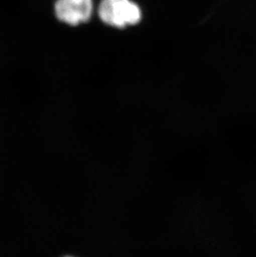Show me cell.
Wrapping results in <instances>:
<instances>
[{
	"instance_id": "6da1fadb",
	"label": "cell",
	"mask_w": 256,
	"mask_h": 257,
	"mask_svg": "<svg viewBox=\"0 0 256 257\" xmlns=\"http://www.w3.org/2000/svg\"><path fill=\"white\" fill-rule=\"evenodd\" d=\"M98 13L105 24L118 28L136 25L142 17L140 9L130 0H102Z\"/></svg>"
},
{
	"instance_id": "7a4b0ae2",
	"label": "cell",
	"mask_w": 256,
	"mask_h": 257,
	"mask_svg": "<svg viewBox=\"0 0 256 257\" xmlns=\"http://www.w3.org/2000/svg\"><path fill=\"white\" fill-rule=\"evenodd\" d=\"M58 20L70 25L87 22L92 12V0H58L55 5Z\"/></svg>"
},
{
	"instance_id": "3957f363",
	"label": "cell",
	"mask_w": 256,
	"mask_h": 257,
	"mask_svg": "<svg viewBox=\"0 0 256 257\" xmlns=\"http://www.w3.org/2000/svg\"><path fill=\"white\" fill-rule=\"evenodd\" d=\"M68 257H70V256H68Z\"/></svg>"
}]
</instances>
